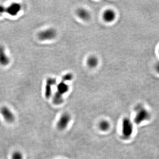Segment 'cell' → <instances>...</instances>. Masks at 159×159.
I'll return each instance as SVG.
<instances>
[{"mask_svg":"<svg viewBox=\"0 0 159 159\" xmlns=\"http://www.w3.org/2000/svg\"><path fill=\"white\" fill-rule=\"evenodd\" d=\"M133 132V126L130 120L125 118L122 121V133L123 138L129 139Z\"/></svg>","mask_w":159,"mask_h":159,"instance_id":"cell-1","label":"cell"},{"mask_svg":"<svg viewBox=\"0 0 159 159\" xmlns=\"http://www.w3.org/2000/svg\"><path fill=\"white\" fill-rule=\"evenodd\" d=\"M57 33L53 28H49L43 30L39 33L38 37L41 41L50 40L56 37Z\"/></svg>","mask_w":159,"mask_h":159,"instance_id":"cell-2","label":"cell"},{"mask_svg":"<svg viewBox=\"0 0 159 159\" xmlns=\"http://www.w3.org/2000/svg\"><path fill=\"white\" fill-rule=\"evenodd\" d=\"M150 117H151V115H150V113L146 109L141 108L139 109V111H138V112L134 119V121H135V123H137V124H139L149 119Z\"/></svg>","mask_w":159,"mask_h":159,"instance_id":"cell-3","label":"cell"},{"mask_svg":"<svg viewBox=\"0 0 159 159\" xmlns=\"http://www.w3.org/2000/svg\"><path fill=\"white\" fill-rule=\"evenodd\" d=\"M70 120L71 117L69 114H63L57 123V128L58 129L60 130L65 129L68 125Z\"/></svg>","mask_w":159,"mask_h":159,"instance_id":"cell-4","label":"cell"},{"mask_svg":"<svg viewBox=\"0 0 159 159\" xmlns=\"http://www.w3.org/2000/svg\"><path fill=\"white\" fill-rule=\"evenodd\" d=\"M21 6L19 3H13L8 7L6 8L5 13L11 16H16L20 11Z\"/></svg>","mask_w":159,"mask_h":159,"instance_id":"cell-5","label":"cell"},{"mask_svg":"<svg viewBox=\"0 0 159 159\" xmlns=\"http://www.w3.org/2000/svg\"><path fill=\"white\" fill-rule=\"evenodd\" d=\"M1 113L5 120L8 122H12L14 120L15 117L12 112L6 107H1Z\"/></svg>","mask_w":159,"mask_h":159,"instance_id":"cell-6","label":"cell"},{"mask_svg":"<svg viewBox=\"0 0 159 159\" xmlns=\"http://www.w3.org/2000/svg\"><path fill=\"white\" fill-rule=\"evenodd\" d=\"M10 59L6 53L5 47L0 46V65L6 66L9 64Z\"/></svg>","mask_w":159,"mask_h":159,"instance_id":"cell-7","label":"cell"},{"mask_svg":"<svg viewBox=\"0 0 159 159\" xmlns=\"http://www.w3.org/2000/svg\"><path fill=\"white\" fill-rule=\"evenodd\" d=\"M115 13L112 9H107L103 14V18L104 20L107 22H111L114 20L115 18Z\"/></svg>","mask_w":159,"mask_h":159,"instance_id":"cell-8","label":"cell"},{"mask_svg":"<svg viewBox=\"0 0 159 159\" xmlns=\"http://www.w3.org/2000/svg\"><path fill=\"white\" fill-rule=\"evenodd\" d=\"M56 81L53 78H49L47 81L46 88H45V97L47 98L50 97L51 94V86L55 84Z\"/></svg>","mask_w":159,"mask_h":159,"instance_id":"cell-9","label":"cell"},{"mask_svg":"<svg viewBox=\"0 0 159 159\" xmlns=\"http://www.w3.org/2000/svg\"><path fill=\"white\" fill-rule=\"evenodd\" d=\"M76 14L78 17L84 20H88L91 17L90 13L84 8H79L76 11Z\"/></svg>","mask_w":159,"mask_h":159,"instance_id":"cell-10","label":"cell"},{"mask_svg":"<svg viewBox=\"0 0 159 159\" xmlns=\"http://www.w3.org/2000/svg\"><path fill=\"white\" fill-rule=\"evenodd\" d=\"M57 89L58 90L56 93L62 96L63 94L66 93L68 91L69 87L66 84L64 83V81H62L58 85Z\"/></svg>","mask_w":159,"mask_h":159,"instance_id":"cell-11","label":"cell"},{"mask_svg":"<svg viewBox=\"0 0 159 159\" xmlns=\"http://www.w3.org/2000/svg\"><path fill=\"white\" fill-rule=\"evenodd\" d=\"M98 59L94 56L89 57L87 60V65L90 68L95 67L98 65Z\"/></svg>","mask_w":159,"mask_h":159,"instance_id":"cell-12","label":"cell"},{"mask_svg":"<svg viewBox=\"0 0 159 159\" xmlns=\"http://www.w3.org/2000/svg\"><path fill=\"white\" fill-rule=\"evenodd\" d=\"M99 127L101 130L103 131H106L109 129L110 127V124L107 121H102L100 122Z\"/></svg>","mask_w":159,"mask_h":159,"instance_id":"cell-13","label":"cell"},{"mask_svg":"<svg viewBox=\"0 0 159 159\" xmlns=\"http://www.w3.org/2000/svg\"><path fill=\"white\" fill-rule=\"evenodd\" d=\"M12 159H23V155L19 151L15 152L12 155Z\"/></svg>","mask_w":159,"mask_h":159,"instance_id":"cell-14","label":"cell"},{"mask_svg":"<svg viewBox=\"0 0 159 159\" xmlns=\"http://www.w3.org/2000/svg\"><path fill=\"white\" fill-rule=\"evenodd\" d=\"M6 8L2 6H0V13H5Z\"/></svg>","mask_w":159,"mask_h":159,"instance_id":"cell-15","label":"cell"},{"mask_svg":"<svg viewBox=\"0 0 159 159\" xmlns=\"http://www.w3.org/2000/svg\"><path fill=\"white\" fill-rule=\"evenodd\" d=\"M155 69H156V70H157V72L159 73V62H158V63H157V64H156V66H155Z\"/></svg>","mask_w":159,"mask_h":159,"instance_id":"cell-16","label":"cell"}]
</instances>
